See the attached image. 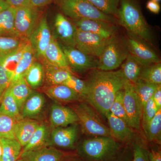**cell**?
I'll list each match as a JSON object with an SVG mask.
<instances>
[{
  "instance_id": "obj_1",
  "label": "cell",
  "mask_w": 161,
  "mask_h": 161,
  "mask_svg": "<svg viewBox=\"0 0 161 161\" xmlns=\"http://www.w3.org/2000/svg\"><path fill=\"white\" fill-rule=\"evenodd\" d=\"M126 80L121 69L92 70L86 80V91L83 98L105 117L116 93L123 89Z\"/></svg>"
},
{
  "instance_id": "obj_2",
  "label": "cell",
  "mask_w": 161,
  "mask_h": 161,
  "mask_svg": "<svg viewBox=\"0 0 161 161\" xmlns=\"http://www.w3.org/2000/svg\"><path fill=\"white\" fill-rule=\"evenodd\" d=\"M117 16L128 33L152 43V35L136 0H120Z\"/></svg>"
},
{
  "instance_id": "obj_3",
  "label": "cell",
  "mask_w": 161,
  "mask_h": 161,
  "mask_svg": "<svg viewBox=\"0 0 161 161\" xmlns=\"http://www.w3.org/2000/svg\"><path fill=\"white\" fill-rule=\"evenodd\" d=\"M120 149V144L112 137L98 136L84 140L78 152L85 161H112Z\"/></svg>"
},
{
  "instance_id": "obj_4",
  "label": "cell",
  "mask_w": 161,
  "mask_h": 161,
  "mask_svg": "<svg viewBox=\"0 0 161 161\" xmlns=\"http://www.w3.org/2000/svg\"><path fill=\"white\" fill-rule=\"evenodd\" d=\"M129 53L126 39L115 33L107 40L105 46L98 58L97 69L114 70L121 66Z\"/></svg>"
},
{
  "instance_id": "obj_5",
  "label": "cell",
  "mask_w": 161,
  "mask_h": 161,
  "mask_svg": "<svg viewBox=\"0 0 161 161\" xmlns=\"http://www.w3.org/2000/svg\"><path fill=\"white\" fill-rule=\"evenodd\" d=\"M72 108L78 116L81 130L85 134L112 137L108 127L103 122L90 104L81 102L75 105Z\"/></svg>"
},
{
  "instance_id": "obj_6",
  "label": "cell",
  "mask_w": 161,
  "mask_h": 161,
  "mask_svg": "<svg viewBox=\"0 0 161 161\" xmlns=\"http://www.w3.org/2000/svg\"><path fill=\"white\" fill-rule=\"evenodd\" d=\"M60 9L73 20L82 19L103 20L113 23L115 19L105 14L86 0H60Z\"/></svg>"
},
{
  "instance_id": "obj_7",
  "label": "cell",
  "mask_w": 161,
  "mask_h": 161,
  "mask_svg": "<svg viewBox=\"0 0 161 161\" xmlns=\"http://www.w3.org/2000/svg\"><path fill=\"white\" fill-rule=\"evenodd\" d=\"M38 8L31 4L16 8L14 26L18 37L28 40L40 22Z\"/></svg>"
},
{
  "instance_id": "obj_8",
  "label": "cell",
  "mask_w": 161,
  "mask_h": 161,
  "mask_svg": "<svg viewBox=\"0 0 161 161\" xmlns=\"http://www.w3.org/2000/svg\"><path fill=\"white\" fill-rule=\"evenodd\" d=\"M124 104L128 123L132 129L139 130L142 121V109L136 96L134 86L129 80L124 84Z\"/></svg>"
},
{
  "instance_id": "obj_9",
  "label": "cell",
  "mask_w": 161,
  "mask_h": 161,
  "mask_svg": "<svg viewBox=\"0 0 161 161\" xmlns=\"http://www.w3.org/2000/svg\"><path fill=\"white\" fill-rule=\"evenodd\" d=\"M126 40L130 54L143 66L160 62L156 52L143 39L128 33Z\"/></svg>"
},
{
  "instance_id": "obj_10",
  "label": "cell",
  "mask_w": 161,
  "mask_h": 161,
  "mask_svg": "<svg viewBox=\"0 0 161 161\" xmlns=\"http://www.w3.org/2000/svg\"><path fill=\"white\" fill-rule=\"evenodd\" d=\"M108 39L77 28L75 47L86 54L98 58L105 46Z\"/></svg>"
},
{
  "instance_id": "obj_11",
  "label": "cell",
  "mask_w": 161,
  "mask_h": 161,
  "mask_svg": "<svg viewBox=\"0 0 161 161\" xmlns=\"http://www.w3.org/2000/svg\"><path fill=\"white\" fill-rule=\"evenodd\" d=\"M66 57L69 66L77 72H83L97 69L98 59L84 53L75 47L60 45Z\"/></svg>"
},
{
  "instance_id": "obj_12",
  "label": "cell",
  "mask_w": 161,
  "mask_h": 161,
  "mask_svg": "<svg viewBox=\"0 0 161 161\" xmlns=\"http://www.w3.org/2000/svg\"><path fill=\"white\" fill-rule=\"evenodd\" d=\"M52 36L47 20L46 18L43 17L40 20L28 39L36 58H43L44 52L50 42Z\"/></svg>"
},
{
  "instance_id": "obj_13",
  "label": "cell",
  "mask_w": 161,
  "mask_h": 161,
  "mask_svg": "<svg viewBox=\"0 0 161 161\" xmlns=\"http://www.w3.org/2000/svg\"><path fill=\"white\" fill-rule=\"evenodd\" d=\"M78 133L77 123L65 127L54 128L50 135V143L64 149H74Z\"/></svg>"
},
{
  "instance_id": "obj_14",
  "label": "cell",
  "mask_w": 161,
  "mask_h": 161,
  "mask_svg": "<svg viewBox=\"0 0 161 161\" xmlns=\"http://www.w3.org/2000/svg\"><path fill=\"white\" fill-rule=\"evenodd\" d=\"M74 21L78 29L95 34L105 39H108L116 33V26L110 22L88 19L74 20Z\"/></svg>"
},
{
  "instance_id": "obj_15",
  "label": "cell",
  "mask_w": 161,
  "mask_h": 161,
  "mask_svg": "<svg viewBox=\"0 0 161 161\" xmlns=\"http://www.w3.org/2000/svg\"><path fill=\"white\" fill-rule=\"evenodd\" d=\"M66 154L51 146L21 153L20 158L24 161H63Z\"/></svg>"
},
{
  "instance_id": "obj_16",
  "label": "cell",
  "mask_w": 161,
  "mask_h": 161,
  "mask_svg": "<svg viewBox=\"0 0 161 161\" xmlns=\"http://www.w3.org/2000/svg\"><path fill=\"white\" fill-rule=\"evenodd\" d=\"M49 120L53 129L65 127L79 121L76 112L72 108L54 103L50 111Z\"/></svg>"
},
{
  "instance_id": "obj_17",
  "label": "cell",
  "mask_w": 161,
  "mask_h": 161,
  "mask_svg": "<svg viewBox=\"0 0 161 161\" xmlns=\"http://www.w3.org/2000/svg\"><path fill=\"white\" fill-rule=\"evenodd\" d=\"M56 34L63 45L75 47V35L77 27L63 14L58 13L54 20Z\"/></svg>"
},
{
  "instance_id": "obj_18",
  "label": "cell",
  "mask_w": 161,
  "mask_h": 161,
  "mask_svg": "<svg viewBox=\"0 0 161 161\" xmlns=\"http://www.w3.org/2000/svg\"><path fill=\"white\" fill-rule=\"evenodd\" d=\"M112 138L123 142H128L133 138L134 132L132 128L121 119L109 111L105 116Z\"/></svg>"
},
{
  "instance_id": "obj_19",
  "label": "cell",
  "mask_w": 161,
  "mask_h": 161,
  "mask_svg": "<svg viewBox=\"0 0 161 161\" xmlns=\"http://www.w3.org/2000/svg\"><path fill=\"white\" fill-rule=\"evenodd\" d=\"M40 125L37 121L31 119H17L14 129V135L22 147L26 146Z\"/></svg>"
},
{
  "instance_id": "obj_20",
  "label": "cell",
  "mask_w": 161,
  "mask_h": 161,
  "mask_svg": "<svg viewBox=\"0 0 161 161\" xmlns=\"http://www.w3.org/2000/svg\"><path fill=\"white\" fill-rule=\"evenodd\" d=\"M45 99L43 94L33 91L23 104L20 112L22 118L36 117L43 111Z\"/></svg>"
},
{
  "instance_id": "obj_21",
  "label": "cell",
  "mask_w": 161,
  "mask_h": 161,
  "mask_svg": "<svg viewBox=\"0 0 161 161\" xmlns=\"http://www.w3.org/2000/svg\"><path fill=\"white\" fill-rule=\"evenodd\" d=\"M44 92L50 98L58 102H74L81 98L78 93L64 84L50 86Z\"/></svg>"
},
{
  "instance_id": "obj_22",
  "label": "cell",
  "mask_w": 161,
  "mask_h": 161,
  "mask_svg": "<svg viewBox=\"0 0 161 161\" xmlns=\"http://www.w3.org/2000/svg\"><path fill=\"white\" fill-rule=\"evenodd\" d=\"M42 59L47 63L55 66L69 67L66 57L60 44L58 43L55 36L53 35Z\"/></svg>"
},
{
  "instance_id": "obj_23",
  "label": "cell",
  "mask_w": 161,
  "mask_h": 161,
  "mask_svg": "<svg viewBox=\"0 0 161 161\" xmlns=\"http://www.w3.org/2000/svg\"><path fill=\"white\" fill-rule=\"evenodd\" d=\"M45 78L50 86L63 84L72 75L69 67L55 66L42 59Z\"/></svg>"
},
{
  "instance_id": "obj_24",
  "label": "cell",
  "mask_w": 161,
  "mask_h": 161,
  "mask_svg": "<svg viewBox=\"0 0 161 161\" xmlns=\"http://www.w3.org/2000/svg\"><path fill=\"white\" fill-rule=\"evenodd\" d=\"M50 135L48 127L44 124H40L26 146L23 147L22 152L51 146Z\"/></svg>"
},
{
  "instance_id": "obj_25",
  "label": "cell",
  "mask_w": 161,
  "mask_h": 161,
  "mask_svg": "<svg viewBox=\"0 0 161 161\" xmlns=\"http://www.w3.org/2000/svg\"><path fill=\"white\" fill-rule=\"evenodd\" d=\"M36 58L34 51L28 40L23 47L19 62L12 78L11 82L24 78L26 71L36 60Z\"/></svg>"
},
{
  "instance_id": "obj_26",
  "label": "cell",
  "mask_w": 161,
  "mask_h": 161,
  "mask_svg": "<svg viewBox=\"0 0 161 161\" xmlns=\"http://www.w3.org/2000/svg\"><path fill=\"white\" fill-rule=\"evenodd\" d=\"M9 86L21 112L24 103L32 93V90L24 78L11 81Z\"/></svg>"
},
{
  "instance_id": "obj_27",
  "label": "cell",
  "mask_w": 161,
  "mask_h": 161,
  "mask_svg": "<svg viewBox=\"0 0 161 161\" xmlns=\"http://www.w3.org/2000/svg\"><path fill=\"white\" fill-rule=\"evenodd\" d=\"M120 66L124 77L133 84L139 79L141 72L144 67L130 53Z\"/></svg>"
},
{
  "instance_id": "obj_28",
  "label": "cell",
  "mask_w": 161,
  "mask_h": 161,
  "mask_svg": "<svg viewBox=\"0 0 161 161\" xmlns=\"http://www.w3.org/2000/svg\"><path fill=\"white\" fill-rule=\"evenodd\" d=\"M24 78L32 89H36L43 85L45 72L43 64L35 60L26 71Z\"/></svg>"
},
{
  "instance_id": "obj_29",
  "label": "cell",
  "mask_w": 161,
  "mask_h": 161,
  "mask_svg": "<svg viewBox=\"0 0 161 161\" xmlns=\"http://www.w3.org/2000/svg\"><path fill=\"white\" fill-rule=\"evenodd\" d=\"M16 11V8L10 6L0 14V36H18L14 26Z\"/></svg>"
},
{
  "instance_id": "obj_30",
  "label": "cell",
  "mask_w": 161,
  "mask_h": 161,
  "mask_svg": "<svg viewBox=\"0 0 161 161\" xmlns=\"http://www.w3.org/2000/svg\"><path fill=\"white\" fill-rule=\"evenodd\" d=\"M0 114L16 119L22 118L17 103L12 95L9 86L5 91L0 101Z\"/></svg>"
},
{
  "instance_id": "obj_31",
  "label": "cell",
  "mask_w": 161,
  "mask_h": 161,
  "mask_svg": "<svg viewBox=\"0 0 161 161\" xmlns=\"http://www.w3.org/2000/svg\"><path fill=\"white\" fill-rule=\"evenodd\" d=\"M3 155L1 161H16L19 158L22 146L16 139L0 138Z\"/></svg>"
},
{
  "instance_id": "obj_32",
  "label": "cell",
  "mask_w": 161,
  "mask_h": 161,
  "mask_svg": "<svg viewBox=\"0 0 161 161\" xmlns=\"http://www.w3.org/2000/svg\"><path fill=\"white\" fill-rule=\"evenodd\" d=\"M133 86L142 111L145 105L148 101L152 98L154 92L159 85L139 79Z\"/></svg>"
},
{
  "instance_id": "obj_33",
  "label": "cell",
  "mask_w": 161,
  "mask_h": 161,
  "mask_svg": "<svg viewBox=\"0 0 161 161\" xmlns=\"http://www.w3.org/2000/svg\"><path fill=\"white\" fill-rule=\"evenodd\" d=\"M28 40L19 37L0 36V57L16 51Z\"/></svg>"
},
{
  "instance_id": "obj_34",
  "label": "cell",
  "mask_w": 161,
  "mask_h": 161,
  "mask_svg": "<svg viewBox=\"0 0 161 161\" xmlns=\"http://www.w3.org/2000/svg\"><path fill=\"white\" fill-rule=\"evenodd\" d=\"M147 139L160 145L161 143V109H159L149 124L143 128Z\"/></svg>"
},
{
  "instance_id": "obj_35",
  "label": "cell",
  "mask_w": 161,
  "mask_h": 161,
  "mask_svg": "<svg viewBox=\"0 0 161 161\" xmlns=\"http://www.w3.org/2000/svg\"><path fill=\"white\" fill-rule=\"evenodd\" d=\"M26 42L14 53L5 57H0V60L3 68L11 80L19 62L23 47Z\"/></svg>"
},
{
  "instance_id": "obj_36",
  "label": "cell",
  "mask_w": 161,
  "mask_h": 161,
  "mask_svg": "<svg viewBox=\"0 0 161 161\" xmlns=\"http://www.w3.org/2000/svg\"><path fill=\"white\" fill-rule=\"evenodd\" d=\"M139 79L154 84L160 85L161 84V62L152 64L144 66Z\"/></svg>"
},
{
  "instance_id": "obj_37",
  "label": "cell",
  "mask_w": 161,
  "mask_h": 161,
  "mask_svg": "<svg viewBox=\"0 0 161 161\" xmlns=\"http://www.w3.org/2000/svg\"><path fill=\"white\" fill-rule=\"evenodd\" d=\"M101 11L109 15H117L120 0H86Z\"/></svg>"
},
{
  "instance_id": "obj_38",
  "label": "cell",
  "mask_w": 161,
  "mask_h": 161,
  "mask_svg": "<svg viewBox=\"0 0 161 161\" xmlns=\"http://www.w3.org/2000/svg\"><path fill=\"white\" fill-rule=\"evenodd\" d=\"M16 119L0 114V138L16 139L14 129Z\"/></svg>"
},
{
  "instance_id": "obj_39",
  "label": "cell",
  "mask_w": 161,
  "mask_h": 161,
  "mask_svg": "<svg viewBox=\"0 0 161 161\" xmlns=\"http://www.w3.org/2000/svg\"><path fill=\"white\" fill-rule=\"evenodd\" d=\"M123 97V90H120L117 92L109 111L115 116L122 119L129 125L124 106Z\"/></svg>"
},
{
  "instance_id": "obj_40",
  "label": "cell",
  "mask_w": 161,
  "mask_h": 161,
  "mask_svg": "<svg viewBox=\"0 0 161 161\" xmlns=\"http://www.w3.org/2000/svg\"><path fill=\"white\" fill-rule=\"evenodd\" d=\"M158 110L152 97L148 101L142 111L141 124L142 126L143 129L154 117Z\"/></svg>"
},
{
  "instance_id": "obj_41",
  "label": "cell",
  "mask_w": 161,
  "mask_h": 161,
  "mask_svg": "<svg viewBox=\"0 0 161 161\" xmlns=\"http://www.w3.org/2000/svg\"><path fill=\"white\" fill-rule=\"evenodd\" d=\"M63 84L68 86L78 93L81 98H83L86 91V80H81L72 75Z\"/></svg>"
},
{
  "instance_id": "obj_42",
  "label": "cell",
  "mask_w": 161,
  "mask_h": 161,
  "mask_svg": "<svg viewBox=\"0 0 161 161\" xmlns=\"http://www.w3.org/2000/svg\"><path fill=\"white\" fill-rule=\"evenodd\" d=\"M132 154V161H150L147 149L140 144L133 145Z\"/></svg>"
},
{
  "instance_id": "obj_43",
  "label": "cell",
  "mask_w": 161,
  "mask_h": 161,
  "mask_svg": "<svg viewBox=\"0 0 161 161\" xmlns=\"http://www.w3.org/2000/svg\"><path fill=\"white\" fill-rule=\"evenodd\" d=\"M10 82L11 80L3 68L0 60V101Z\"/></svg>"
},
{
  "instance_id": "obj_44",
  "label": "cell",
  "mask_w": 161,
  "mask_h": 161,
  "mask_svg": "<svg viewBox=\"0 0 161 161\" xmlns=\"http://www.w3.org/2000/svg\"><path fill=\"white\" fill-rule=\"evenodd\" d=\"M132 151L125 149L122 152L119 151L112 161H132Z\"/></svg>"
},
{
  "instance_id": "obj_45",
  "label": "cell",
  "mask_w": 161,
  "mask_h": 161,
  "mask_svg": "<svg viewBox=\"0 0 161 161\" xmlns=\"http://www.w3.org/2000/svg\"><path fill=\"white\" fill-rule=\"evenodd\" d=\"M147 152L150 161H161L160 149L151 148L147 150Z\"/></svg>"
},
{
  "instance_id": "obj_46",
  "label": "cell",
  "mask_w": 161,
  "mask_h": 161,
  "mask_svg": "<svg viewBox=\"0 0 161 161\" xmlns=\"http://www.w3.org/2000/svg\"><path fill=\"white\" fill-rule=\"evenodd\" d=\"M147 8L150 12L155 14H158L160 11V6L158 3L153 0H150L147 2Z\"/></svg>"
},
{
  "instance_id": "obj_47",
  "label": "cell",
  "mask_w": 161,
  "mask_h": 161,
  "mask_svg": "<svg viewBox=\"0 0 161 161\" xmlns=\"http://www.w3.org/2000/svg\"><path fill=\"white\" fill-rule=\"evenodd\" d=\"M153 101L158 109H161V86H159L152 96Z\"/></svg>"
},
{
  "instance_id": "obj_48",
  "label": "cell",
  "mask_w": 161,
  "mask_h": 161,
  "mask_svg": "<svg viewBox=\"0 0 161 161\" xmlns=\"http://www.w3.org/2000/svg\"><path fill=\"white\" fill-rule=\"evenodd\" d=\"M55 0H30V4L36 8H41L49 5Z\"/></svg>"
},
{
  "instance_id": "obj_49",
  "label": "cell",
  "mask_w": 161,
  "mask_h": 161,
  "mask_svg": "<svg viewBox=\"0 0 161 161\" xmlns=\"http://www.w3.org/2000/svg\"><path fill=\"white\" fill-rule=\"evenodd\" d=\"M6 2L12 7L18 8L30 4V0H6Z\"/></svg>"
},
{
  "instance_id": "obj_50",
  "label": "cell",
  "mask_w": 161,
  "mask_h": 161,
  "mask_svg": "<svg viewBox=\"0 0 161 161\" xmlns=\"http://www.w3.org/2000/svg\"><path fill=\"white\" fill-rule=\"evenodd\" d=\"M10 6L6 0H0V14Z\"/></svg>"
},
{
  "instance_id": "obj_51",
  "label": "cell",
  "mask_w": 161,
  "mask_h": 161,
  "mask_svg": "<svg viewBox=\"0 0 161 161\" xmlns=\"http://www.w3.org/2000/svg\"><path fill=\"white\" fill-rule=\"evenodd\" d=\"M3 155V148H2V143L0 140V161H1Z\"/></svg>"
},
{
  "instance_id": "obj_52",
  "label": "cell",
  "mask_w": 161,
  "mask_h": 161,
  "mask_svg": "<svg viewBox=\"0 0 161 161\" xmlns=\"http://www.w3.org/2000/svg\"><path fill=\"white\" fill-rule=\"evenodd\" d=\"M16 161H23V160L22 159V158H19Z\"/></svg>"
},
{
  "instance_id": "obj_53",
  "label": "cell",
  "mask_w": 161,
  "mask_h": 161,
  "mask_svg": "<svg viewBox=\"0 0 161 161\" xmlns=\"http://www.w3.org/2000/svg\"><path fill=\"white\" fill-rule=\"evenodd\" d=\"M153 1H155V2H158V1H159L160 0H153Z\"/></svg>"
},
{
  "instance_id": "obj_54",
  "label": "cell",
  "mask_w": 161,
  "mask_h": 161,
  "mask_svg": "<svg viewBox=\"0 0 161 161\" xmlns=\"http://www.w3.org/2000/svg\"><path fill=\"white\" fill-rule=\"evenodd\" d=\"M78 161L75 160V161Z\"/></svg>"
}]
</instances>
